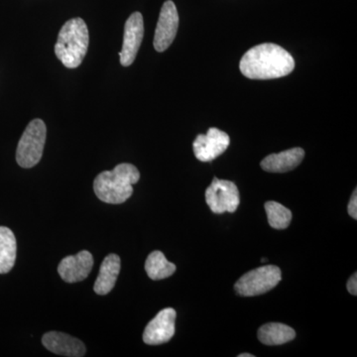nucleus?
Returning <instances> with one entry per match:
<instances>
[{
    "mask_svg": "<svg viewBox=\"0 0 357 357\" xmlns=\"http://www.w3.org/2000/svg\"><path fill=\"white\" fill-rule=\"evenodd\" d=\"M268 222L274 229H285L292 220V213L283 204L270 201L265 203Z\"/></svg>",
    "mask_w": 357,
    "mask_h": 357,
    "instance_id": "18",
    "label": "nucleus"
},
{
    "mask_svg": "<svg viewBox=\"0 0 357 357\" xmlns=\"http://www.w3.org/2000/svg\"><path fill=\"white\" fill-rule=\"evenodd\" d=\"M268 260H267V258H263V259H261V262L262 263H265V262H267Z\"/></svg>",
    "mask_w": 357,
    "mask_h": 357,
    "instance_id": "22",
    "label": "nucleus"
},
{
    "mask_svg": "<svg viewBox=\"0 0 357 357\" xmlns=\"http://www.w3.org/2000/svg\"><path fill=\"white\" fill-rule=\"evenodd\" d=\"M258 340L266 345L287 344L296 337L295 331L280 323H269L258 330Z\"/></svg>",
    "mask_w": 357,
    "mask_h": 357,
    "instance_id": "15",
    "label": "nucleus"
},
{
    "mask_svg": "<svg viewBox=\"0 0 357 357\" xmlns=\"http://www.w3.org/2000/svg\"><path fill=\"white\" fill-rule=\"evenodd\" d=\"M145 270L152 280H163L175 273L176 265L169 262L161 251L156 250L148 256L145 262Z\"/></svg>",
    "mask_w": 357,
    "mask_h": 357,
    "instance_id": "17",
    "label": "nucleus"
},
{
    "mask_svg": "<svg viewBox=\"0 0 357 357\" xmlns=\"http://www.w3.org/2000/svg\"><path fill=\"white\" fill-rule=\"evenodd\" d=\"M16 251L17 244L13 230L0 227V274L11 271L15 264Z\"/></svg>",
    "mask_w": 357,
    "mask_h": 357,
    "instance_id": "16",
    "label": "nucleus"
},
{
    "mask_svg": "<svg viewBox=\"0 0 357 357\" xmlns=\"http://www.w3.org/2000/svg\"><path fill=\"white\" fill-rule=\"evenodd\" d=\"M305 151L302 148L296 147L286 150L281 153L270 154L261 161V168L270 173H286L297 168L302 163Z\"/></svg>",
    "mask_w": 357,
    "mask_h": 357,
    "instance_id": "13",
    "label": "nucleus"
},
{
    "mask_svg": "<svg viewBox=\"0 0 357 357\" xmlns=\"http://www.w3.org/2000/svg\"><path fill=\"white\" fill-rule=\"evenodd\" d=\"M140 173L135 166L122 163L114 170L105 171L96 176L93 190L96 197L105 203L123 204L132 196V185L138 183Z\"/></svg>",
    "mask_w": 357,
    "mask_h": 357,
    "instance_id": "2",
    "label": "nucleus"
},
{
    "mask_svg": "<svg viewBox=\"0 0 357 357\" xmlns=\"http://www.w3.org/2000/svg\"><path fill=\"white\" fill-rule=\"evenodd\" d=\"M229 143V136L227 133L218 128H210L206 135L199 134L194 141L195 156L202 162L213 161L227 151Z\"/></svg>",
    "mask_w": 357,
    "mask_h": 357,
    "instance_id": "8",
    "label": "nucleus"
},
{
    "mask_svg": "<svg viewBox=\"0 0 357 357\" xmlns=\"http://www.w3.org/2000/svg\"><path fill=\"white\" fill-rule=\"evenodd\" d=\"M144 36V21L142 14L134 13L129 16L124 26L123 45H122L121 64L123 67L131 66L135 60Z\"/></svg>",
    "mask_w": 357,
    "mask_h": 357,
    "instance_id": "9",
    "label": "nucleus"
},
{
    "mask_svg": "<svg viewBox=\"0 0 357 357\" xmlns=\"http://www.w3.org/2000/svg\"><path fill=\"white\" fill-rule=\"evenodd\" d=\"M347 290L351 295H357V275L354 273L347 282Z\"/></svg>",
    "mask_w": 357,
    "mask_h": 357,
    "instance_id": "20",
    "label": "nucleus"
},
{
    "mask_svg": "<svg viewBox=\"0 0 357 357\" xmlns=\"http://www.w3.org/2000/svg\"><path fill=\"white\" fill-rule=\"evenodd\" d=\"M239 68L248 79H278L293 72L295 61L279 45L264 43L249 49L241 58Z\"/></svg>",
    "mask_w": 357,
    "mask_h": 357,
    "instance_id": "1",
    "label": "nucleus"
},
{
    "mask_svg": "<svg viewBox=\"0 0 357 357\" xmlns=\"http://www.w3.org/2000/svg\"><path fill=\"white\" fill-rule=\"evenodd\" d=\"M89 43L88 26L82 18L66 22L59 33L55 54L65 67L76 69L86 57Z\"/></svg>",
    "mask_w": 357,
    "mask_h": 357,
    "instance_id": "3",
    "label": "nucleus"
},
{
    "mask_svg": "<svg viewBox=\"0 0 357 357\" xmlns=\"http://www.w3.org/2000/svg\"><path fill=\"white\" fill-rule=\"evenodd\" d=\"M42 344L49 351L58 356L82 357L86 354V347L81 340L64 333H45L42 337Z\"/></svg>",
    "mask_w": 357,
    "mask_h": 357,
    "instance_id": "12",
    "label": "nucleus"
},
{
    "mask_svg": "<svg viewBox=\"0 0 357 357\" xmlns=\"http://www.w3.org/2000/svg\"><path fill=\"white\" fill-rule=\"evenodd\" d=\"M280 268L265 265L244 274L234 285V290L243 297H255L269 292L281 281Z\"/></svg>",
    "mask_w": 357,
    "mask_h": 357,
    "instance_id": "5",
    "label": "nucleus"
},
{
    "mask_svg": "<svg viewBox=\"0 0 357 357\" xmlns=\"http://www.w3.org/2000/svg\"><path fill=\"white\" fill-rule=\"evenodd\" d=\"M46 134V126L41 119H34L28 124L16 151L18 165L29 169L39 163L43 155Z\"/></svg>",
    "mask_w": 357,
    "mask_h": 357,
    "instance_id": "4",
    "label": "nucleus"
},
{
    "mask_svg": "<svg viewBox=\"0 0 357 357\" xmlns=\"http://www.w3.org/2000/svg\"><path fill=\"white\" fill-rule=\"evenodd\" d=\"M206 201L213 213L222 215L234 213L241 203V197L234 182L215 178L206 189Z\"/></svg>",
    "mask_w": 357,
    "mask_h": 357,
    "instance_id": "6",
    "label": "nucleus"
},
{
    "mask_svg": "<svg viewBox=\"0 0 357 357\" xmlns=\"http://www.w3.org/2000/svg\"><path fill=\"white\" fill-rule=\"evenodd\" d=\"M121 263L119 255H109L100 265V274L96 278L93 290L98 295H107L114 288L117 277L121 272Z\"/></svg>",
    "mask_w": 357,
    "mask_h": 357,
    "instance_id": "14",
    "label": "nucleus"
},
{
    "mask_svg": "<svg viewBox=\"0 0 357 357\" xmlns=\"http://www.w3.org/2000/svg\"><path fill=\"white\" fill-rule=\"evenodd\" d=\"M347 210H349V215L354 220H357V191L356 189L354 190V194H352L351 201H349V206H347Z\"/></svg>",
    "mask_w": 357,
    "mask_h": 357,
    "instance_id": "19",
    "label": "nucleus"
},
{
    "mask_svg": "<svg viewBox=\"0 0 357 357\" xmlns=\"http://www.w3.org/2000/svg\"><path fill=\"white\" fill-rule=\"evenodd\" d=\"M93 266V257L91 252L82 250L76 255L65 257L58 266V273L67 283H77L88 278Z\"/></svg>",
    "mask_w": 357,
    "mask_h": 357,
    "instance_id": "11",
    "label": "nucleus"
},
{
    "mask_svg": "<svg viewBox=\"0 0 357 357\" xmlns=\"http://www.w3.org/2000/svg\"><path fill=\"white\" fill-rule=\"evenodd\" d=\"M178 27L177 7L172 0H167L160 11L155 30L154 48L157 52L166 51L173 43Z\"/></svg>",
    "mask_w": 357,
    "mask_h": 357,
    "instance_id": "7",
    "label": "nucleus"
},
{
    "mask_svg": "<svg viewBox=\"0 0 357 357\" xmlns=\"http://www.w3.org/2000/svg\"><path fill=\"white\" fill-rule=\"evenodd\" d=\"M175 310L172 307L160 311L157 316L145 328L143 342L148 345L166 344L175 335Z\"/></svg>",
    "mask_w": 357,
    "mask_h": 357,
    "instance_id": "10",
    "label": "nucleus"
},
{
    "mask_svg": "<svg viewBox=\"0 0 357 357\" xmlns=\"http://www.w3.org/2000/svg\"><path fill=\"white\" fill-rule=\"evenodd\" d=\"M255 356H252V354H239L238 357H253Z\"/></svg>",
    "mask_w": 357,
    "mask_h": 357,
    "instance_id": "21",
    "label": "nucleus"
}]
</instances>
